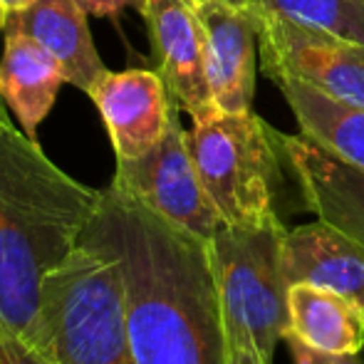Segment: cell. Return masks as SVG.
<instances>
[{"instance_id":"484cf974","label":"cell","mask_w":364,"mask_h":364,"mask_svg":"<svg viewBox=\"0 0 364 364\" xmlns=\"http://www.w3.org/2000/svg\"><path fill=\"white\" fill-rule=\"evenodd\" d=\"M362 5H364V0H362Z\"/></svg>"},{"instance_id":"d4e9b609","label":"cell","mask_w":364,"mask_h":364,"mask_svg":"<svg viewBox=\"0 0 364 364\" xmlns=\"http://www.w3.org/2000/svg\"><path fill=\"white\" fill-rule=\"evenodd\" d=\"M3 107H5V102H3V97H0V109H3Z\"/></svg>"},{"instance_id":"44dd1931","label":"cell","mask_w":364,"mask_h":364,"mask_svg":"<svg viewBox=\"0 0 364 364\" xmlns=\"http://www.w3.org/2000/svg\"><path fill=\"white\" fill-rule=\"evenodd\" d=\"M77 3L87 10V15H95V18H112V15L122 13L124 8L139 10L141 5H144V0H77Z\"/></svg>"},{"instance_id":"d6986e66","label":"cell","mask_w":364,"mask_h":364,"mask_svg":"<svg viewBox=\"0 0 364 364\" xmlns=\"http://www.w3.org/2000/svg\"><path fill=\"white\" fill-rule=\"evenodd\" d=\"M0 364H43L40 357L0 317Z\"/></svg>"},{"instance_id":"9a60e30c","label":"cell","mask_w":364,"mask_h":364,"mask_svg":"<svg viewBox=\"0 0 364 364\" xmlns=\"http://www.w3.org/2000/svg\"><path fill=\"white\" fill-rule=\"evenodd\" d=\"M285 330L312 350L327 355H360L364 350V305L317 285H290Z\"/></svg>"},{"instance_id":"5b68a950","label":"cell","mask_w":364,"mask_h":364,"mask_svg":"<svg viewBox=\"0 0 364 364\" xmlns=\"http://www.w3.org/2000/svg\"><path fill=\"white\" fill-rule=\"evenodd\" d=\"M280 218L258 225H220L211 248L223 302L225 327L243 332L263 364L273 355L288 327V285L283 278Z\"/></svg>"},{"instance_id":"5bb4252c","label":"cell","mask_w":364,"mask_h":364,"mask_svg":"<svg viewBox=\"0 0 364 364\" xmlns=\"http://www.w3.org/2000/svg\"><path fill=\"white\" fill-rule=\"evenodd\" d=\"M3 58H0V97L13 109L20 129L38 139V129L55 107L65 70L48 50L20 30H3Z\"/></svg>"},{"instance_id":"cb8c5ba5","label":"cell","mask_w":364,"mask_h":364,"mask_svg":"<svg viewBox=\"0 0 364 364\" xmlns=\"http://www.w3.org/2000/svg\"><path fill=\"white\" fill-rule=\"evenodd\" d=\"M228 3H245V0H228Z\"/></svg>"},{"instance_id":"9c48e42d","label":"cell","mask_w":364,"mask_h":364,"mask_svg":"<svg viewBox=\"0 0 364 364\" xmlns=\"http://www.w3.org/2000/svg\"><path fill=\"white\" fill-rule=\"evenodd\" d=\"M144 15L156 73L164 77L178 109L193 117L213 109L206 75V33L196 13V0H144Z\"/></svg>"},{"instance_id":"2e32d148","label":"cell","mask_w":364,"mask_h":364,"mask_svg":"<svg viewBox=\"0 0 364 364\" xmlns=\"http://www.w3.org/2000/svg\"><path fill=\"white\" fill-rule=\"evenodd\" d=\"M305 136L364 171V107L345 105L297 80H278Z\"/></svg>"},{"instance_id":"603a6c76","label":"cell","mask_w":364,"mask_h":364,"mask_svg":"<svg viewBox=\"0 0 364 364\" xmlns=\"http://www.w3.org/2000/svg\"><path fill=\"white\" fill-rule=\"evenodd\" d=\"M5 20H8V13H5L3 3H0V33H3V30H5Z\"/></svg>"},{"instance_id":"8992f818","label":"cell","mask_w":364,"mask_h":364,"mask_svg":"<svg viewBox=\"0 0 364 364\" xmlns=\"http://www.w3.org/2000/svg\"><path fill=\"white\" fill-rule=\"evenodd\" d=\"M112 186L201 240H213L223 225L198 178L186 144V129L178 122V105L173 107L168 129L156 146L136 159L117 161Z\"/></svg>"},{"instance_id":"7c38bea8","label":"cell","mask_w":364,"mask_h":364,"mask_svg":"<svg viewBox=\"0 0 364 364\" xmlns=\"http://www.w3.org/2000/svg\"><path fill=\"white\" fill-rule=\"evenodd\" d=\"M285 285H317L364 305V248L322 220L297 225L283 238Z\"/></svg>"},{"instance_id":"6da1fadb","label":"cell","mask_w":364,"mask_h":364,"mask_svg":"<svg viewBox=\"0 0 364 364\" xmlns=\"http://www.w3.org/2000/svg\"><path fill=\"white\" fill-rule=\"evenodd\" d=\"M90 228L117 255L136 364H228V332L211 240L102 188Z\"/></svg>"},{"instance_id":"ac0fdd59","label":"cell","mask_w":364,"mask_h":364,"mask_svg":"<svg viewBox=\"0 0 364 364\" xmlns=\"http://www.w3.org/2000/svg\"><path fill=\"white\" fill-rule=\"evenodd\" d=\"M283 342L290 350L292 364H362L360 355H327V352L312 350L290 330L283 332Z\"/></svg>"},{"instance_id":"4fadbf2b","label":"cell","mask_w":364,"mask_h":364,"mask_svg":"<svg viewBox=\"0 0 364 364\" xmlns=\"http://www.w3.org/2000/svg\"><path fill=\"white\" fill-rule=\"evenodd\" d=\"M5 28L20 30L43 45L63 65L68 85L85 95L107 73L87 25V10L77 0H35L20 13L8 15Z\"/></svg>"},{"instance_id":"ffe728a7","label":"cell","mask_w":364,"mask_h":364,"mask_svg":"<svg viewBox=\"0 0 364 364\" xmlns=\"http://www.w3.org/2000/svg\"><path fill=\"white\" fill-rule=\"evenodd\" d=\"M225 332H228V364H263L260 357L255 355L248 335L228 330V327H225Z\"/></svg>"},{"instance_id":"8fae6325","label":"cell","mask_w":364,"mask_h":364,"mask_svg":"<svg viewBox=\"0 0 364 364\" xmlns=\"http://www.w3.org/2000/svg\"><path fill=\"white\" fill-rule=\"evenodd\" d=\"M206 33V75L220 112H250L255 95L258 20L248 3L196 0Z\"/></svg>"},{"instance_id":"7402d4cb","label":"cell","mask_w":364,"mask_h":364,"mask_svg":"<svg viewBox=\"0 0 364 364\" xmlns=\"http://www.w3.org/2000/svg\"><path fill=\"white\" fill-rule=\"evenodd\" d=\"M0 3H3L5 13H8V15H15V13H20V10L28 8V5H33L35 0H0Z\"/></svg>"},{"instance_id":"52a82bcc","label":"cell","mask_w":364,"mask_h":364,"mask_svg":"<svg viewBox=\"0 0 364 364\" xmlns=\"http://www.w3.org/2000/svg\"><path fill=\"white\" fill-rule=\"evenodd\" d=\"M253 13L263 70L270 80H297L337 102L364 107L362 43L290 23L258 8Z\"/></svg>"},{"instance_id":"7a4b0ae2","label":"cell","mask_w":364,"mask_h":364,"mask_svg":"<svg viewBox=\"0 0 364 364\" xmlns=\"http://www.w3.org/2000/svg\"><path fill=\"white\" fill-rule=\"evenodd\" d=\"M102 188L80 183L0 109V317L50 364L43 283L85 235Z\"/></svg>"},{"instance_id":"e0dca14e","label":"cell","mask_w":364,"mask_h":364,"mask_svg":"<svg viewBox=\"0 0 364 364\" xmlns=\"http://www.w3.org/2000/svg\"><path fill=\"white\" fill-rule=\"evenodd\" d=\"M245 3L290 23L325 30L364 45L362 0H245Z\"/></svg>"},{"instance_id":"277c9868","label":"cell","mask_w":364,"mask_h":364,"mask_svg":"<svg viewBox=\"0 0 364 364\" xmlns=\"http://www.w3.org/2000/svg\"><path fill=\"white\" fill-rule=\"evenodd\" d=\"M186 144L198 178L225 225H258L278 218L275 183L280 154L270 124L250 112H220L193 117Z\"/></svg>"},{"instance_id":"30bf717a","label":"cell","mask_w":364,"mask_h":364,"mask_svg":"<svg viewBox=\"0 0 364 364\" xmlns=\"http://www.w3.org/2000/svg\"><path fill=\"white\" fill-rule=\"evenodd\" d=\"M90 97L105 119L117 161L136 159L156 146L176 107L164 77L151 70H107Z\"/></svg>"},{"instance_id":"ba28073f","label":"cell","mask_w":364,"mask_h":364,"mask_svg":"<svg viewBox=\"0 0 364 364\" xmlns=\"http://www.w3.org/2000/svg\"><path fill=\"white\" fill-rule=\"evenodd\" d=\"M278 154L295 176L317 220L364 248V171L335 156L310 136L280 134L270 127Z\"/></svg>"},{"instance_id":"3957f363","label":"cell","mask_w":364,"mask_h":364,"mask_svg":"<svg viewBox=\"0 0 364 364\" xmlns=\"http://www.w3.org/2000/svg\"><path fill=\"white\" fill-rule=\"evenodd\" d=\"M50 364H136L117 255L87 225L43 283Z\"/></svg>"}]
</instances>
